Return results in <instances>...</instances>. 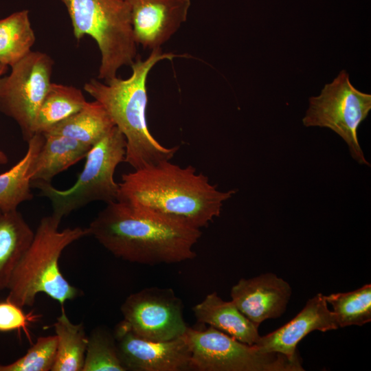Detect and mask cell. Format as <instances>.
I'll list each match as a JSON object with an SVG mask.
<instances>
[{
  "mask_svg": "<svg viewBox=\"0 0 371 371\" xmlns=\"http://www.w3.org/2000/svg\"><path fill=\"white\" fill-rule=\"evenodd\" d=\"M88 229L115 256L146 265L193 259L202 234L200 229L118 201L106 203Z\"/></svg>",
  "mask_w": 371,
  "mask_h": 371,
  "instance_id": "obj_1",
  "label": "cell"
},
{
  "mask_svg": "<svg viewBox=\"0 0 371 371\" xmlns=\"http://www.w3.org/2000/svg\"><path fill=\"white\" fill-rule=\"evenodd\" d=\"M118 184L117 201L200 229L220 216L223 203L236 193L218 190L192 166L170 160L123 174Z\"/></svg>",
  "mask_w": 371,
  "mask_h": 371,
  "instance_id": "obj_2",
  "label": "cell"
},
{
  "mask_svg": "<svg viewBox=\"0 0 371 371\" xmlns=\"http://www.w3.org/2000/svg\"><path fill=\"white\" fill-rule=\"evenodd\" d=\"M177 56L179 55L164 53L161 48H156L152 49L145 60H135L128 78L116 76L105 84L91 79L84 85L85 91L104 106L115 126L125 137L124 162L134 170L170 160L179 148L162 146L150 133L146 116L148 104L146 85L149 71L159 61L172 60Z\"/></svg>",
  "mask_w": 371,
  "mask_h": 371,
  "instance_id": "obj_3",
  "label": "cell"
},
{
  "mask_svg": "<svg viewBox=\"0 0 371 371\" xmlns=\"http://www.w3.org/2000/svg\"><path fill=\"white\" fill-rule=\"evenodd\" d=\"M60 221L53 214L41 219L32 242L12 273L6 300L21 307L32 306L36 296L43 293L63 307L66 301L80 295L81 291L60 272L59 259L67 246L89 236V230L80 227L60 230Z\"/></svg>",
  "mask_w": 371,
  "mask_h": 371,
  "instance_id": "obj_4",
  "label": "cell"
},
{
  "mask_svg": "<svg viewBox=\"0 0 371 371\" xmlns=\"http://www.w3.org/2000/svg\"><path fill=\"white\" fill-rule=\"evenodd\" d=\"M70 17L75 38L92 37L101 60L98 78L105 82L116 77L124 65L137 57V43L132 28L128 6L124 0H61Z\"/></svg>",
  "mask_w": 371,
  "mask_h": 371,
  "instance_id": "obj_5",
  "label": "cell"
},
{
  "mask_svg": "<svg viewBox=\"0 0 371 371\" xmlns=\"http://www.w3.org/2000/svg\"><path fill=\"white\" fill-rule=\"evenodd\" d=\"M126 140L117 126H113L86 156V162L75 183L59 190L51 183L32 182L52 205V214L62 220L64 216L97 201L106 203L116 201L119 184L115 181L117 166L124 161Z\"/></svg>",
  "mask_w": 371,
  "mask_h": 371,
  "instance_id": "obj_6",
  "label": "cell"
},
{
  "mask_svg": "<svg viewBox=\"0 0 371 371\" xmlns=\"http://www.w3.org/2000/svg\"><path fill=\"white\" fill-rule=\"evenodd\" d=\"M191 353V370L197 371H303L300 359L263 352L212 327H188L181 336Z\"/></svg>",
  "mask_w": 371,
  "mask_h": 371,
  "instance_id": "obj_7",
  "label": "cell"
},
{
  "mask_svg": "<svg viewBox=\"0 0 371 371\" xmlns=\"http://www.w3.org/2000/svg\"><path fill=\"white\" fill-rule=\"evenodd\" d=\"M371 110V95L357 89L348 74L342 70L318 96L309 98L308 108L302 119L306 127L328 128L348 145L350 155L358 164L370 166L358 139V129Z\"/></svg>",
  "mask_w": 371,
  "mask_h": 371,
  "instance_id": "obj_8",
  "label": "cell"
},
{
  "mask_svg": "<svg viewBox=\"0 0 371 371\" xmlns=\"http://www.w3.org/2000/svg\"><path fill=\"white\" fill-rule=\"evenodd\" d=\"M54 61L45 53L31 51L0 77V111L13 119L27 142L38 109L50 86Z\"/></svg>",
  "mask_w": 371,
  "mask_h": 371,
  "instance_id": "obj_9",
  "label": "cell"
},
{
  "mask_svg": "<svg viewBox=\"0 0 371 371\" xmlns=\"http://www.w3.org/2000/svg\"><path fill=\"white\" fill-rule=\"evenodd\" d=\"M181 300L169 288L151 286L128 295L121 306L123 321L137 335L164 341L180 337L188 327Z\"/></svg>",
  "mask_w": 371,
  "mask_h": 371,
  "instance_id": "obj_10",
  "label": "cell"
},
{
  "mask_svg": "<svg viewBox=\"0 0 371 371\" xmlns=\"http://www.w3.org/2000/svg\"><path fill=\"white\" fill-rule=\"evenodd\" d=\"M113 333L126 371L191 370V353L181 337L164 341L146 339L135 334L123 320Z\"/></svg>",
  "mask_w": 371,
  "mask_h": 371,
  "instance_id": "obj_11",
  "label": "cell"
},
{
  "mask_svg": "<svg viewBox=\"0 0 371 371\" xmlns=\"http://www.w3.org/2000/svg\"><path fill=\"white\" fill-rule=\"evenodd\" d=\"M134 37L144 48H161L187 19L190 0H124Z\"/></svg>",
  "mask_w": 371,
  "mask_h": 371,
  "instance_id": "obj_12",
  "label": "cell"
},
{
  "mask_svg": "<svg viewBox=\"0 0 371 371\" xmlns=\"http://www.w3.org/2000/svg\"><path fill=\"white\" fill-rule=\"evenodd\" d=\"M339 328L334 313L328 307L325 295L317 293L289 322L260 336L254 344L263 352H277L291 360L298 359L296 351L300 341L313 331L326 332Z\"/></svg>",
  "mask_w": 371,
  "mask_h": 371,
  "instance_id": "obj_13",
  "label": "cell"
},
{
  "mask_svg": "<svg viewBox=\"0 0 371 371\" xmlns=\"http://www.w3.org/2000/svg\"><path fill=\"white\" fill-rule=\"evenodd\" d=\"M291 294V285L272 273L241 278L230 291L232 302L258 326L267 319L282 316Z\"/></svg>",
  "mask_w": 371,
  "mask_h": 371,
  "instance_id": "obj_14",
  "label": "cell"
},
{
  "mask_svg": "<svg viewBox=\"0 0 371 371\" xmlns=\"http://www.w3.org/2000/svg\"><path fill=\"white\" fill-rule=\"evenodd\" d=\"M196 320L208 324L248 345L259 339L258 325L250 321L232 301H225L212 292L192 308Z\"/></svg>",
  "mask_w": 371,
  "mask_h": 371,
  "instance_id": "obj_15",
  "label": "cell"
},
{
  "mask_svg": "<svg viewBox=\"0 0 371 371\" xmlns=\"http://www.w3.org/2000/svg\"><path fill=\"white\" fill-rule=\"evenodd\" d=\"M43 135L44 143L32 168V182L51 183L58 174L86 157L92 147L65 136Z\"/></svg>",
  "mask_w": 371,
  "mask_h": 371,
  "instance_id": "obj_16",
  "label": "cell"
},
{
  "mask_svg": "<svg viewBox=\"0 0 371 371\" xmlns=\"http://www.w3.org/2000/svg\"><path fill=\"white\" fill-rule=\"evenodd\" d=\"M34 233L17 210H0V291L7 289L12 273L32 242Z\"/></svg>",
  "mask_w": 371,
  "mask_h": 371,
  "instance_id": "obj_17",
  "label": "cell"
},
{
  "mask_svg": "<svg viewBox=\"0 0 371 371\" xmlns=\"http://www.w3.org/2000/svg\"><path fill=\"white\" fill-rule=\"evenodd\" d=\"M43 134H34L27 142L23 157L10 169L0 174V210L12 211L33 198L31 171L44 143Z\"/></svg>",
  "mask_w": 371,
  "mask_h": 371,
  "instance_id": "obj_18",
  "label": "cell"
},
{
  "mask_svg": "<svg viewBox=\"0 0 371 371\" xmlns=\"http://www.w3.org/2000/svg\"><path fill=\"white\" fill-rule=\"evenodd\" d=\"M113 126L111 117L98 101L87 102L77 113L43 135H62L93 146Z\"/></svg>",
  "mask_w": 371,
  "mask_h": 371,
  "instance_id": "obj_19",
  "label": "cell"
},
{
  "mask_svg": "<svg viewBox=\"0 0 371 371\" xmlns=\"http://www.w3.org/2000/svg\"><path fill=\"white\" fill-rule=\"evenodd\" d=\"M87 103L82 91L75 87L52 82L34 122L33 134H44L80 111Z\"/></svg>",
  "mask_w": 371,
  "mask_h": 371,
  "instance_id": "obj_20",
  "label": "cell"
},
{
  "mask_svg": "<svg viewBox=\"0 0 371 371\" xmlns=\"http://www.w3.org/2000/svg\"><path fill=\"white\" fill-rule=\"evenodd\" d=\"M54 328L57 337V350L52 371H82L88 343L83 324H73L63 306Z\"/></svg>",
  "mask_w": 371,
  "mask_h": 371,
  "instance_id": "obj_21",
  "label": "cell"
},
{
  "mask_svg": "<svg viewBox=\"0 0 371 371\" xmlns=\"http://www.w3.org/2000/svg\"><path fill=\"white\" fill-rule=\"evenodd\" d=\"M36 37L26 10L0 19V63L12 67L27 54Z\"/></svg>",
  "mask_w": 371,
  "mask_h": 371,
  "instance_id": "obj_22",
  "label": "cell"
},
{
  "mask_svg": "<svg viewBox=\"0 0 371 371\" xmlns=\"http://www.w3.org/2000/svg\"><path fill=\"white\" fill-rule=\"evenodd\" d=\"M339 328L363 326L371 321V284L348 292L325 295Z\"/></svg>",
  "mask_w": 371,
  "mask_h": 371,
  "instance_id": "obj_23",
  "label": "cell"
},
{
  "mask_svg": "<svg viewBox=\"0 0 371 371\" xmlns=\"http://www.w3.org/2000/svg\"><path fill=\"white\" fill-rule=\"evenodd\" d=\"M82 371H126L118 356L113 333L97 326L88 336Z\"/></svg>",
  "mask_w": 371,
  "mask_h": 371,
  "instance_id": "obj_24",
  "label": "cell"
},
{
  "mask_svg": "<svg viewBox=\"0 0 371 371\" xmlns=\"http://www.w3.org/2000/svg\"><path fill=\"white\" fill-rule=\"evenodd\" d=\"M57 350V337L41 336L26 354L8 364H0V371H49L54 365Z\"/></svg>",
  "mask_w": 371,
  "mask_h": 371,
  "instance_id": "obj_25",
  "label": "cell"
},
{
  "mask_svg": "<svg viewBox=\"0 0 371 371\" xmlns=\"http://www.w3.org/2000/svg\"><path fill=\"white\" fill-rule=\"evenodd\" d=\"M22 308L6 299L0 302V332L16 330L20 335L23 331L32 344L29 326L37 322L41 315L33 311L25 313Z\"/></svg>",
  "mask_w": 371,
  "mask_h": 371,
  "instance_id": "obj_26",
  "label": "cell"
},
{
  "mask_svg": "<svg viewBox=\"0 0 371 371\" xmlns=\"http://www.w3.org/2000/svg\"><path fill=\"white\" fill-rule=\"evenodd\" d=\"M6 65L0 63V77L7 71ZM8 161L7 155L0 150V164H5Z\"/></svg>",
  "mask_w": 371,
  "mask_h": 371,
  "instance_id": "obj_27",
  "label": "cell"
}]
</instances>
